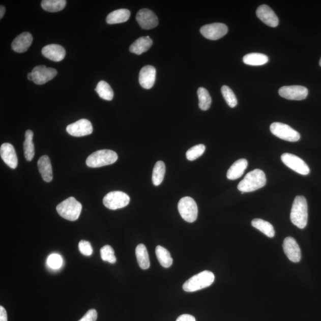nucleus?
<instances>
[{"mask_svg":"<svg viewBox=\"0 0 321 321\" xmlns=\"http://www.w3.org/2000/svg\"><path fill=\"white\" fill-rule=\"evenodd\" d=\"M178 210L183 219L188 223H193L196 220L198 208L195 200L192 197L186 196L180 200Z\"/></svg>","mask_w":321,"mask_h":321,"instance_id":"6","label":"nucleus"},{"mask_svg":"<svg viewBox=\"0 0 321 321\" xmlns=\"http://www.w3.org/2000/svg\"><path fill=\"white\" fill-rule=\"evenodd\" d=\"M33 37L29 33H23L17 36L12 42L13 50L18 53H23L27 51L33 43Z\"/></svg>","mask_w":321,"mask_h":321,"instance_id":"20","label":"nucleus"},{"mask_svg":"<svg viewBox=\"0 0 321 321\" xmlns=\"http://www.w3.org/2000/svg\"><path fill=\"white\" fill-rule=\"evenodd\" d=\"M252 225L253 227L256 228L269 238H273L276 234L273 225L269 222L256 218L252 220Z\"/></svg>","mask_w":321,"mask_h":321,"instance_id":"28","label":"nucleus"},{"mask_svg":"<svg viewBox=\"0 0 321 321\" xmlns=\"http://www.w3.org/2000/svg\"><path fill=\"white\" fill-rule=\"evenodd\" d=\"M267 183L266 176L260 169H255L248 172L239 183L238 188L243 193L255 191L263 188Z\"/></svg>","mask_w":321,"mask_h":321,"instance_id":"1","label":"nucleus"},{"mask_svg":"<svg viewBox=\"0 0 321 321\" xmlns=\"http://www.w3.org/2000/svg\"><path fill=\"white\" fill-rule=\"evenodd\" d=\"M278 93L281 97L287 100L301 101L308 97V90L302 86H285L281 87Z\"/></svg>","mask_w":321,"mask_h":321,"instance_id":"11","label":"nucleus"},{"mask_svg":"<svg viewBox=\"0 0 321 321\" xmlns=\"http://www.w3.org/2000/svg\"><path fill=\"white\" fill-rule=\"evenodd\" d=\"M56 210L60 216L65 219L74 221L78 219L82 206L75 197H70L59 203Z\"/></svg>","mask_w":321,"mask_h":321,"instance_id":"4","label":"nucleus"},{"mask_svg":"<svg viewBox=\"0 0 321 321\" xmlns=\"http://www.w3.org/2000/svg\"><path fill=\"white\" fill-rule=\"evenodd\" d=\"M130 16V12L126 9L115 10L109 14L107 17V22L108 24H118L127 22Z\"/></svg>","mask_w":321,"mask_h":321,"instance_id":"24","label":"nucleus"},{"mask_svg":"<svg viewBox=\"0 0 321 321\" xmlns=\"http://www.w3.org/2000/svg\"><path fill=\"white\" fill-rule=\"evenodd\" d=\"M200 32L205 38L215 41L225 36L228 33V27L224 23H214L203 26Z\"/></svg>","mask_w":321,"mask_h":321,"instance_id":"10","label":"nucleus"},{"mask_svg":"<svg viewBox=\"0 0 321 321\" xmlns=\"http://www.w3.org/2000/svg\"><path fill=\"white\" fill-rule=\"evenodd\" d=\"M118 160L115 152L108 150H99L87 158L86 164L91 168H98L111 165Z\"/></svg>","mask_w":321,"mask_h":321,"instance_id":"5","label":"nucleus"},{"mask_svg":"<svg viewBox=\"0 0 321 321\" xmlns=\"http://www.w3.org/2000/svg\"><path fill=\"white\" fill-rule=\"evenodd\" d=\"M165 173V165L164 162L158 161L154 167L153 177H152L154 185L158 186L161 184L163 181Z\"/></svg>","mask_w":321,"mask_h":321,"instance_id":"32","label":"nucleus"},{"mask_svg":"<svg viewBox=\"0 0 321 321\" xmlns=\"http://www.w3.org/2000/svg\"><path fill=\"white\" fill-rule=\"evenodd\" d=\"M136 256L139 267L143 270H147L150 267L149 254L146 246L143 244L137 245L136 248Z\"/></svg>","mask_w":321,"mask_h":321,"instance_id":"25","label":"nucleus"},{"mask_svg":"<svg viewBox=\"0 0 321 321\" xmlns=\"http://www.w3.org/2000/svg\"><path fill=\"white\" fill-rule=\"evenodd\" d=\"M153 44V40L149 36L140 37L130 45L129 50L133 54L140 55L147 51Z\"/></svg>","mask_w":321,"mask_h":321,"instance_id":"23","label":"nucleus"},{"mask_svg":"<svg viewBox=\"0 0 321 321\" xmlns=\"http://www.w3.org/2000/svg\"><path fill=\"white\" fill-rule=\"evenodd\" d=\"M38 167L44 181L48 183L51 182L53 178L52 166L47 155H43L39 159Z\"/></svg>","mask_w":321,"mask_h":321,"instance_id":"21","label":"nucleus"},{"mask_svg":"<svg viewBox=\"0 0 321 321\" xmlns=\"http://www.w3.org/2000/svg\"><path fill=\"white\" fill-rule=\"evenodd\" d=\"M214 274L209 271H204L189 278L183 285V290L194 292L210 286L214 283Z\"/></svg>","mask_w":321,"mask_h":321,"instance_id":"3","label":"nucleus"},{"mask_svg":"<svg viewBox=\"0 0 321 321\" xmlns=\"http://www.w3.org/2000/svg\"><path fill=\"white\" fill-rule=\"evenodd\" d=\"M281 161L287 167L301 175L310 173V168L304 161L296 155L285 153L281 155Z\"/></svg>","mask_w":321,"mask_h":321,"instance_id":"9","label":"nucleus"},{"mask_svg":"<svg viewBox=\"0 0 321 321\" xmlns=\"http://www.w3.org/2000/svg\"><path fill=\"white\" fill-rule=\"evenodd\" d=\"M98 313L96 310L90 309L79 321H96Z\"/></svg>","mask_w":321,"mask_h":321,"instance_id":"39","label":"nucleus"},{"mask_svg":"<svg viewBox=\"0 0 321 321\" xmlns=\"http://www.w3.org/2000/svg\"><path fill=\"white\" fill-rule=\"evenodd\" d=\"M256 13L257 17L268 26L275 27L279 23V20L276 13L267 5L260 6L257 8Z\"/></svg>","mask_w":321,"mask_h":321,"instance_id":"16","label":"nucleus"},{"mask_svg":"<svg viewBox=\"0 0 321 321\" xmlns=\"http://www.w3.org/2000/svg\"><path fill=\"white\" fill-rule=\"evenodd\" d=\"M243 63L250 66H262L269 62V57L260 53H250L243 57Z\"/></svg>","mask_w":321,"mask_h":321,"instance_id":"27","label":"nucleus"},{"mask_svg":"<svg viewBox=\"0 0 321 321\" xmlns=\"http://www.w3.org/2000/svg\"><path fill=\"white\" fill-rule=\"evenodd\" d=\"M130 197L126 193L121 191L108 193L103 199V203L108 209L115 210L128 206Z\"/></svg>","mask_w":321,"mask_h":321,"instance_id":"8","label":"nucleus"},{"mask_svg":"<svg viewBox=\"0 0 321 321\" xmlns=\"http://www.w3.org/2000/svg\"><path fill=\"white\" fill-rule=\"evenodd\" d=\"M248 163L246 159H240L231 165L227 172V178L229 180H236L241 178L248 167Z\"/></svg>","mask_w":321,"mask_h":321,"instance_id":"22","label":"nucleus"},{"mask_svg":"<svg viewBox=\"0 0 321 321\" xmlns=\"http://www.w3.org/2000/svg\"><path fill=\"white\" fill-rule=\"evenodd\" d=\"M95 91L101 98L105 100L111 101L114 97V92L110 84L105 81L101 80L97 84Z\"/></svg>","mask_w":321,"mask_h":321,"instance_id":"31","label":"nucleus"},{"mask_svg":"<svg viewBox=\"0 0 321 321\" xmlns=\"http://www.w3.org/2000/svg\"><path fill=\"white\" fill-rule=\"evenodd\" d=\"M0 321H8V313L2 306H0Z\"/></svg>","mask_w":321,"mask_h":321,"instance_id":"41","label":"nucleus"},{"mask_svg":"<svg viewBox=\"0 0 321 321\" xmlns=\"http://www.w3.org/2000/svg\"><path fill=\"white\" fill-rule=\"evenodd\" d=\"M206 151L204 144H199L194 146L187 151L186 158L189 161H194L202 155Z\"/></svg>","mask_w":321,"mask_h":321,"instance_id":"35","label":"nucleus"},{"mask_svg":"<svg viewBox=\"0 0 321 321\" xmlns=\"http://www.w3.org/2000/svg\"><path fill=\"white\" fill-rule=\"evenodd\" d=\"M66 3V0H43L41 2V6L45 11L54 13L64 9Z\"/></svg>","mask_w":321,"mask_h":321,"instance_id":"29","label":"nucleus"},{"mask_svg":"<svg viewBox=\"0 0 321 321\" xmlns=\"http://www.w3.org/2000/svg\"><path fill=\"white\" fill-rule=\"evenodd\" d=\"M101 259L106 262L110 264L116 262V257L114 255V250L112 247L109 245H105L100 250Z\"/></svg>","mask_w":321,"mask_h":321,"instance_id":"36","label":"nucleus"},{"mask_svg":"<svg viewBox=\"0 0 321 321\" xmlns=\"http://www.w3.org/2000/svg\"><path fill=\"white\" fill-rule=\"evenodd\" d=\"M79 249L83 255L91 256L93 253L91 243L86 241H81L79 243Z\"/></svg>","mask_w":321,"mask_h":321,"instance_id":"38","label":"nucleus"},{"mask_svg":"<svg viewBox=\"0 0 321 321\" xmlns=\"http://www.w3.org/2000/svg\"><path fill=\"white\" fill-rule=\"evenodd\" d=\"M176 321H196L195 317L189 314H183L178 317Z\"/></svg>","mask_w":321,"mask_h":321,"instance_id":"40","label":"nucleus"},{"mask_svg":"<svg viewBox=\"0 0 321 321\" xmlns=\"http://www.w3.org/2000/svg\"><path fill=\"white\" fill-rule=\"evenodd\" d=\"M0 19H2L3 17L5 16V14L6 12V9L4 6H1L0 7Z\"/></svg>","mask_w":321,"mask_h":321,"instance_id":"42","label":"nucleus"},{"mask_svg":"<svg viewBox=\"0 0 321 321\" xmlns=\"http://www.w3.org/2000/svg\"><path fill=\"white\" fill-rule=\"evenodd\" d=\"M34 133L28 130L25 132V140L23 143L24 157L28 161L33 160L35 156V147L33 143Z\"/></svg>","mask_w":321,"mask_h":321,"instance_id":"26","label":"nucleus"},{"mask_svg":"<svg viewBox=\"0 0 321 321\" xmlns=\"http://www.w3.org/2000/svg\"><path fill=\"white\" fill-rule=\"evenodd\" d=\"M136 20L143 30H151L158 24V19L155 14L147 9H141L136 15Z\"/></svg>","mask_w":321,"mask_h":321,"instance_id":"14","label":"nucleus"},{"mask_svg":"<svg viewBox=\"0 0 321 321\" xmlns=\"http://www.w3.org/2000/svg\"><path fill=\"white\" fill-rule=\"evenodd\" d=\"M270 130L274 136L288 142H297L301 139L299 133L284 123H273L270 126Z\"/></svg>","mask_w":321,"mask_h":321,"instance_id":"7","label":"nucleus"},{"mask_svg":"<svg viewBox=\"0 0 321 321\" xmlns=\"http://www.w3.org/2000/svg\"><path fill=\"white\" fill-rule=\"evenodd\" d=\"M199 98V106L201 110L207 111L211 107L212 99L209 93L206 88L200 87L197 90Z\"/></svg>","mask_w":321,"mask_h":321,"instance_id":"33","label":"nucleus"},{"mask_svg":"<svg viewBox=\"0 0 321 321\" xmlns=\"http://www.w3.org/2000/svg\"><path fill=\"white\" fill-rule=\"evenodd\" d=\"M66 131L71 136L82 137L91 135L93 132V127L88 120L80 119L67 126Z\"/></svg>","mask_w":321,"mask_h":321,"instance_id":"12","label":"nucleus"},{"mask_svg":"<svg viewBox=\"0 0 321 321\" xmlns=\"http://www.w3.org/2000/svg\"><path fill=\"white\" fill-rule=\"evenodd\" d=\"M32 75L35 83L44 84L54 79L57 76V72L54 69L48 68L45 66H38L34 68Z\"/></svg>","mask_w":321,"mask_h":321,"instance_id":"13","label":"nucleus"},{"mask_svg":"<svg viewBox=\"0 0 321 321\" xmlns=\"http://www.w3.org/2000/svg\"><path fill=\"white\" fill-rule=\"evenodd\" d=\"M27 79H29L30 80L33 81V75H32V73H28Z\"/></svg>","mask_w":321,"mask_h":321,"instance_id":"43","label":"nucleus"},{"mask_svg":"<svg viewBox=\"0 0 321 321\" xmlns=\"http://www.w3.org/2000/svg\"><path fill=\"white\" fill-rule=\"evenodd\" d=\"M63 261L62 257L57 253H52L47 259L48 266L52 269L58 270L62 267Z\"/></svg>","mask_w":321,"mask_h":321,"instance_id":"37","label":"nucleus"},{"mask_svg":"<svg viewBox=\"0 0 321 321\" xmlns=\"http://www.w3.org/2000/svg\"><path fill=\"white\" fill-rule=\"evenodd\" d=\"M0 155L2 160L9 167L12 169H15L18 164L17 154L12 144L9 143H5L0 148Z\"/></svg>","mask_w":321,"mask_h":321,"instance_id":"18","label":"nucleus"},{"mask_svg":"<svg viewBox=\"0 0 321 321\" xmlns=\"http://www.w3.org/2000/svg\"><path fill=\"white\" fill-rule=\"evenodd\" d=\"M319 66L321 67V58H320V61H319Z\"/></svg>","mask_w":321,"mask_h":321,"instance_id":"44","label":"nucleus"},{"mask_svg":"<svg viewBox=\"0 0 321 321\" xmlns=\"http://www.w3.org/2000/svg\"><path fill=\"white\" fill-rule=\"evenodd\" d=\"M42 54L50 61L59 62L65 59L66 50L61 45L50 44L42 48Z\"/></svg>","mask_w":321,"mask_h":321,"instance_id":"19","label":"nucleus"},{"mask_svg":"<svg viewBox=\"0 0 321 321\" xmlns=\"http://www.w3.org/2000/svg\"><path fill=\"white\" fill-rule=\"evenodd\" d=\"M221 93L229 107L234 108L238 105V100L236 95L230 87L227 86H223L221 87Z\"/></svg>","mask_w":321,"mask_h":321,"instance_id":"34","label":"nucleus"},{"mask_svg":"<svg viewBox=\"0 0 321 321\" xmlns=\"http://www.w3.org/2000/svg\"><path fill=\"white\" fill-rule=\"evenodd\" d=\"M156 78V69L154 66H146L140 70L139 81L140 86L144 89L150 90L153 87Z\"/></svg>","mask_w":321,"mask_h":321,"instance_id":"17","label":"nucleus"},{"mask_svg":"<svg viewBox=\"0 0 321 321\" xmlns=\"http://www.w3.org/2000/svg\"><path fill=\"white\" fill-rule=\"evenodd\" d=\"M155 253L159 262L164 268H169L171 266L173 260L171 256L170 252L161 246H157L155 249Z\"/></svg>","mask_w":321,"mask_h":321,"instance_id":"30","label":"nucleus"},{"mask_svg":"<svg viewBox=\"0 0 321 321\" xmlns=\"http://www.w3.org/2000/svg\"><path fill=\"white\" fill-rule=\"evenodd\" d=\"M290 219L292 223L299 228H304L308 224V207L304 196L296 197L291 210Z\"/></svg>","mask_w":321,"mask_h":321,"instance_id":"2","label":"nucleus"},{"mask_svg":"<svg viewBox=\"0 0 321 321\" xmlns=\"http://www.w3.org/2000/svg\"><path fill=\"white\" fill-rule=\"evenodd\" d=\"M284 252L289 260L293 262H299L301 259V250L296 240L287 237L284 240Z\"/></svg>","mask_w":321,"mask_h":321,"instance_id":"15","label":"nucleus"}]
</instances>
